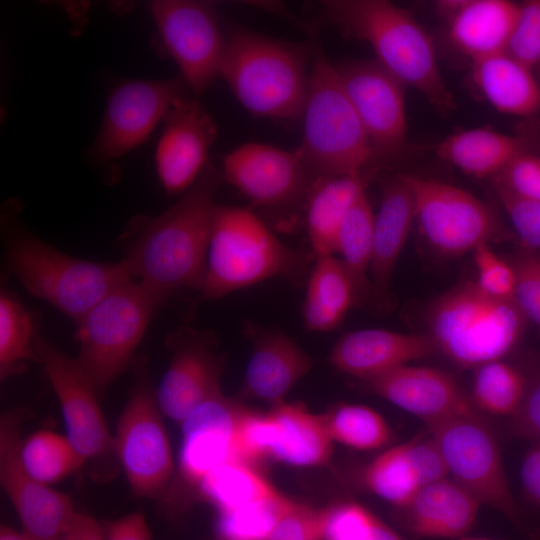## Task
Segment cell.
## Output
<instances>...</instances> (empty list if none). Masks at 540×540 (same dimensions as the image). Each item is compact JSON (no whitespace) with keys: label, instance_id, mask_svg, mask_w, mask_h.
I'll return each instance as SVG.
<instances>
[{"label":"cell","instance_id":"obj_33","mask_svg":"<svg viewBox=\"0 0 540 540\" xmlns=\"http://www.w3.org/2000/svg\"><path fill=\"white\" fill-rule=\"evenodd\" d=\"M374 216L365 193L343 219L336 237V253L341 255L340 260L354 282L359 302L371 287L367 271L372 260Z\"/></svg>","mask_w":540,"mask_h":540},{"label":"cell","instance_id":"obj_36","mask_svg":"<svg viewBox=\"0 0 540 540\" xmlns=\"http://www.w3.org/2000/svg\"><path fill=\"white\" fill-rule=\"evenodd\" d=\"M298 504L276 493L240 508L219 512L220 540H268L280 520Z\"/></svg>","mask_w":540,"mask_h":540},{"label":"cell","instance_id":"obj_45","mask_svg":"<svg viewBox=\"0 0 540 540\" xmlns=\"http://www.w3.org/2000/svg\"><path fill=\"white\" fill-rule=\"evenodd\" d=\"M379 519L356 503L333 507L325 532L326 540H366Z\"/></svg>","mask_w":540,"mask_h":540},{"label":"cell","instance_id":"obj_12","mask_svg":"<svg viewBox=\"0 0 540 540\" xmlns=\"http://www.w3.org/2000/svg\"><path fill=\"white\" fill-rule=\"evenodd\" d=\"M332 441L323 415L313 414L301 404L284 402L266 414L244 409L235 439L238 458L246 464L272 458L299 467L328 462Z\"/></svg>","mask_w":540,"mask_h":540},{"label":"cell","instance_id":"obj_15","mask_svg":"<svg viewBox=\"0 0 540 540\" xmlns=\"http://www.w3.org/2000/svg\"><path fill=\"white\" fill-rule=\"evenodd\" d=\"M21 414L9 412L0 422V481L28 540H58L77 512L70 498L33 478L21 459Z\"/></svg>","mask_w":540,"mask_h":540},{"label":"cell","instance_id":"obj_42","mask_svg":"<svg viewBox=\"0 0 540 540\" xmlns=\"http://www.w3.org/2000/svg\"><path fill=\"white\" fill-rule=\"evenodd\" d=\"M472 253L480 288L496 297L513 298L516 284L513 266L501 259L489 243L480 244Z\"/></svg>","mask_w":540,"mask_h":540},{"label":"cell","instance_id":"obj_39","mask_svg":"<svg viewBox=\"0 0 540 540\" xmlns=\"http://www.w3.org/2000/svg\"><path fill=\"white\" fill-rule=\"evenodd\" d=\"M36 335L28 310L6 291L0 295V372L12 374L27 360H36Z\"/></svg>","mask_w":540,"mask_h":540},{"label":"cell","instance_id":"obj_21","mask_svg":"<svg viewBox=\"0 0 540 540\" xmlns=\"http://www.w3.org/2000/svg\"><path fill=\"white\" fill-rule=\"evenodd\" d=\"M362 382L369 392L422 419L428 426L479 411L456 378L437 368L408 364Z\"/></svg>","mask_w":540,"mask_h":540},{"label":"cell","instance_id":"obj_54","mask_svg":"<svg viewBox=\"0 0 540 540\" xmlns=\"http://www.w3.org/2000/svg\"><path fill=\"white\" fill-rule=\"evenodd\" d=\"M461 540H490L485 538H462Z\"/></svg>","mask_w":540,"mask_h":540},{"label":"cell","instance_id":"obj_34","mask_svg":"<svg viewBox=\"0 0 540 540\" xmlns=\"http://www.w3.org/2000/svg\"><path fill=\"white\" fill-rule=\"evenodd\" d=\"M526 389V377L501 360L475 368L470 397L479 411L500 416H513Z\"/></svg>","mask_w":540,"mask_h":540},{"label":"cell","instance_id":"obj_35","mask_svg":"<svg viewBox=\"0 0 540 540\" xmlns=\"http://www.w3.org/2000/svg\"><path fill=\"white\" fill-rule=\"evenodd\" d=\"M20 453L27 472L49 486L85 463L66 436L49 430L35 432L22 441Z\"/></svg>","mask_w":540,"mask_h":540},{"label":"cell","instance_id":"obj_8","mask_svg":"<svg viewBox=\"0 0 540 540\" xmlns=\"http://www.w3.org/2000/svg\"><path fill=\"white\" fill-rule=\"evenodd\" d=\"M8 265L30 294L51 303L75 322L110 291L132 279L123 260L99 263L77 259L31 236L11 244Z\"/></svg>","mask_w":540,"mask_h":540},{"label":"cell","instance_id":"obj_28","mask_svg":"<svg viewBox=\"0 0 540 540\" xmlns=\"http://www.w3.org/2000/svg\"><path fill=\"white\" fill-rule=\"evenodd\" d=\"M480 503L454 480L421 487L404 508L409 528L422 537L456 538L474 525Z\"/></svg>","mask_w":540,"mask_h":540},{"label":"cell","instance_id":"obj_26","mask_svg":"<svg viewBox=\"0 0 540 540\" xmlns=\"http://www.w3.org/2000/svg\"><path fill=\"white\" fill-rule=\"evenodd\" d=\"M382 169V164H373L314 182L306 197V224L316 258L336 253V237L343 219Z\"/></svg>","mask_w":540,"mask_h":540},{"label":"cell","instance_id":"obj_25","mask_svg":"<svg viewBox=\"0 0 540 540\" xmlns=\"http://www.w3.org/2000/svg\"><path fill=\"white\" fill-rule=\"evenodd\" d=\"M415 220L411 191L401 173L385 180L381 202L374 216L373 252L370 265L372 292L385 304L395 264Z\"/></svg>","mask_w":540,"mask_h":540},{"label":"cell","instance_id":"obj_14","mask_svg":"<svg viewBox=\"0 0 540 540\" xmlns=\"http://www.w3.org/2000/svg\"><path fill=\"white\" fill-rule=\"evenodd\" d=\"M187 90L181 77L128 80L115 86L107 99L92 156L111 161L141 145Z\"/></svg>","mask_w":540,"mask_h":540},{"label":"cell","instance_id":"obj_41","mask_svg":"<svg viewBox=\"0 0 540 540\" xmlns=\"http://www.w3.org/2000/svg\"><path fill=\"white\" fill-rule=\"evenodd\" d=\"M505 52L530 68L540 64V0L519 3Z\"/></svg>","mask_w":540,"mask_h":540},{"label":"cell","instance_id":"obj_19","mask_svg":"<svg viewBox=\"0 0 540 540\" xmlns=\"http://www.w3.org/2000/svg\"><path fill=\"white\" fill-rule=\"evenodd\" d=\"M171 359L155 392L163 415L181 424L201 403L222 394V359L210 335L190 328L174 332Z\"/></svg>","mask_w":540,"mask_h":540},{"label":"cell","instance_id":"obj_47","mask_svg":"<svg viewBox=\"0 0 540 540\" xmlns=\"http://www.w3.org/2000/svg\"><path fill=\"white\" fill-rule=\"evenodd\" d=\"M406 448L420 488L447 478L444 458L431 434L429 438L406 442Z\"/></svg>","mask_w":540,"mask_h":540},{"label":"cell","instance_id":"obj_17","mask_svg":"<svg viewBox=\"0 0 540 540\" xmlns=\"http://www.w3.org/2000/svg\"><path fill=\"white\" fill-rule=\"evenodd\" d=\"M35 352L58 398L66 437L87 460L114 448L98 403L99 395L80 370L75 358L61 352L43 337L36 336Z\"/></svg>","mask_w":540,"mask_h":540},{"label":"cell","instance_id":"obj_52","mask_svg":"<svg viewBox=\"0 0 540 540\" xmlns=\"http://www.w3.org/2000/svg\"><path fill=\"white\" fill-rule=\"evenodd\" d=\"M366 540H403L395 531L378 520L371 534Z\"/></svg>","mask_w":540,"mask_h":540},{"label":"cell","instance_id":"obj_48","mask_svg":"<svg viewBox=\"0 0 540 540\" xmlns=\"http://www.w3.org/2000/svg\"><path fill=\"white\" fill-rule=\"evenodd\" d=\"M511 430L519 437L540 442V371L526 378L522 402L511 417Z\"/></svg>","mask_w":540,"mask_h":540},{"label":"cell","instance_id":"obj_13","mask_svg":"<svg viewBox=\"0 0 540 540\" xmlns=\"http://www.w3.org/2000/svg\"><path fill=\"white\" fill-rule=\"evenodd\" d=\"M150 12L189 90L204 93L221 76L227 48L216 11L200 1L158 0Z\"/></svg>","mask_w":540,"mask_h":540},{"label":"cell","instance_id":"obj_1","mask_svg":"<svg viewBox=\"0 0 540 540\" xmlns=\"http://www.w3.org/2000/svg\"><path fill=\"white\" fill-rule=\"evenodd\" d=\"M223 178L210 163L172 207L140 217L126 237L123 261L132 279L166 299L176 290H200L207 264L214 197Z\"/></svg>","mask_w":540,"mask_h":540},{"label":"cell","instance_id":"obj_30","mask_svg":"<svg viewBox=\"0 0 540 540\" xmlns=\"http://www.w3.org/2000/svg\"><path fill=\"white\" fill-rule=\"evenodd\" d=\"M435 150L440 159L469 176L492 178L515 157L528 152V141L522 135L476 128L447 136Z\"/></svg>","mask_w":540,"mask_h":540},{"label":"cell","instance_id":"obj_20","mask_svg":"<svg viewBox=\"0 0 540 540\" xmlns=\"http://www.w3.org/2000/svg\"><path fill=\"white\" fill-rule=\"evenodd\" d=\"M155 163L158 178L168 193L189 189L208 163L216 126L197 99L180 98L163 120Z\"/></svg>","mask_w":540,"mask_h":540},{"label":"cell","instance_id":"obj_24","mask_svg":"<svg viewBox=\"0 0 540 540\" xmlns=\"http://www.w3.org/2000/svg\"><path fill=\"white\" fill-rule=\"evenodd\" d=\"M452 44L472 61L506 51L519 4L508 0L440 1Z\"/></svg>","mask_w":540,"mask_h":540},{"label":"cell","instance_id":"obj_40","mask_svg":"<svg viewBox=\"0 0 540 540\" xmlns=\"http://www.w3.org/2000/svg\"><path fill=\"white\" fill-rule=\"evenodd\" d=\"M492 186L523 247L539 250L540 201L519 196L493 180Z\"/></svg>","mask_w":540,"mask_h":540},{"label":"cell","instance_id":"obj_29","mask_svg":"<svg viewBox=\"0 0 540 540\" xmlns=\"http://www.w3.org/2000/svg\"><path fill=\"white\" fill-rule=\"evenodd\" d=\"M471 77L485 99L502 113L530 117L540 110V86L532 68L506 52L472 61Z\"/></svg>","mask_w":540,"mask_h":540},{"label":"cell","instance_id":"obj_10","mask_svg":"<svg viewBox=\"0 0 540 540\" xmlns=\"http://www.w3.org/2000/svg\"><path fill=\"white\" fill-rule=\"evenodd\" d=\"M429 427L448 475L480 504L520 521L503 466L498 440L480 411L460 414Z\"/></svg>","mask_w":540,"mask_h":540},{"label":"cell","instance_id":"obj_37","mask_svg":"<svg viewBox=\"0 0 540 540\" xmlns=\"http://www.w3.org/2000/svg\"><path fill=\"white\" fill-rule=\"evenodd\" d=\"M323 418L333 441L357 450L378 449L391 439L385 419L367 406L340 404L323 414Z\"/></svg>","mask_w":540,"mask_h":540},{"label":"cell","instance_id":"obj_43","mask_svg":"<svg viewBox=\"0 0 540 540\" xmlns=\"http://www.w3.org/2000/svg\"><path fill=\"white\" fill-rule=\"evenodd\" d=\"M331 509L298 504L280 520L268 540H323Z\"/></svg>","mask_w":540,"mask_h":540},{"label":"cell","instance_id":"obj_18","mask_svg":"<svg viewBox=\"0 0 540 540\" xmlns=\"http://www.w3.org/2000/svg\"><path fill=\"white\" fill-rule=\"evenodd\" d=\"M222 175L252 204L264 207L307 197L316 181L297 151L257 142L229 152L223 160Z\"/></svg>","mask_w":540,"mask_h":540},{"label":"cell","instance_id":"obj_6","mask_svg":"<svg viewBox=\"0 0 540 540\" xmlns=\"http://www.w3.org/2000/svg\"><path fill=\"white\" fill-rule=\"evenodd\" d=\"M526 322L514 298L488 294L476 281L439 295L425 312L437 351L461 368L501 360L519 342Z\"/></svg>","mask_w":540,"mask_h":540},{"label":"cell","instance_id":"obj_11","mask_svg":"<svg viewBox=\"0 0 540 540\" xmlns=\"http://www.w3.org/2000/svg\"><path fill=\"white\" fill-rule=\"evenodd\" d=\"M155 393L149 379H138L118 421L114 449L132 491L139 497L164 495L174 462Z\"/></svg>","mask_w":540,"mask_h":540},{"label":"cell","instance_id":"obj_22","mask_svg":"<svg viewBox=\"0 0 540 540\" xmlns=\"http://www.w3.org/2000/svg\"><path fill=\"white\" fill-rule=\"evenodd\" d=\"M243 410L220 394L201 403L185 418L178 462L183 483L198 488L220 464L239 461L235 438Z\"/></svg>","mask_w":540,"mask_h":540},{"label":"cell","instance_id":"obj_46","mask_svg":"<svg viewBox=\"0 0 540 540\" xmlns=\"http://www.w3.org/2000/svg\"><path fill=\"white\" fill-rule=\"evenodd\" d=\"M491 180L519 196L540 201V157L524 152Z\"/></svg>","mask_w":540,"mask_h":540},{"label":"cell","instance_id":"obj_23","mask_svg":"<svg viewBox=\"0 0 540 540\" xmlns=\"http://www.w3.org/2000/svg\"><path fill=\"white\" fill-rule=\"evenodd\" d=\"M437 351L429 334H406L385 329L348 332L334 345L330 363L361 381L379 376Z\"/></svg>","mask_w":540,"mask_h":540},{"label":"cell","instance_id":"obj_32","mask_svg":"<svg viewBox=\"0 0 540 540\" xmlns=\"http://www.w3.org/2000/svg\"><path fill=\"white\" fill-rule=\"evenodd\" d=\"M199 495L219 512L231 511L278 493L258 472L241 461H227L200 482Z\"/></svg>","mask_w":540,"mask_h":540},{"label":"cell","instance_id":"obj_55","mask_svg":"<svg viewBox=\"0 0 540 540\" xmlns=\"http://www.w3.org/2000/svg\"><path fill=\"white\" fill-rule=\"evenodd\" d=\"M530 540H538V539H536V538L533 537V538H531Z\"/></svg>","mask_w":540,"mask_h":540},{"label":"cell","instance_id":"obj_2","mask_svg":"<svg viewBox=\"0 0 540 540\" xmlns=\"http://www.w3.org/2000/svg\"><path fill=\"white\" fill-rule=\"evenodd\" d=\"M318 7L324 24L369 44L376 61L404 86L422 94L439 114L456 109L432 38L407 10L386 0H325Z\"/></svg>","mask_w":540,"mask_h":540},{"label":"cell","instance_id":"obj_31","mask_svg":"<svg viewBox=\"0 0 540 540\" xmlns=\"http://www.w3.org/2000/svg\"><path fill=\"white\" fill-rule=\"evenodd\" d=\"M358 303L356 287L342 261L333 255L317 257L308 276L303 305L307 329L319 332L336 329Z\"/></svg>","mask_w":540,"mask_h":540},{"label":"cell","instance_id":"obj_49","mask_svg":"<svg viewBox=\"0 0 540 540\" xmlns=\"http://www.w3.org/2000/svg\"><path fill=\"white\" fill-rule=\"evenodd\" d=\"M104 537L105 540H152L146 519L139 512L109 522Z\"/></svg>","mask_w":540,"mask_h":540},{"label":"cell","instance_id":"obj_27","mask_svg":"<svg viewBox=\"0 0 540 540\" xmlns=\"http://www.w3.org/2000/svg\"><path fill=\"white\" fill-rule=\"evenodd\" d=\"M312 364L310 356L287 335L262 332L255 339L242 391L250 398L275 405L282 402Z\"/></svg>","mask_w":540,"mask_h":540},{"label":"cell","instance_id":"obj_16","mask_svg":"<svg viewBox=\"0 0 540 540\" xmlns=\"http://www.w3.org/2000/svg\"><path fill=\"white\" fill-rule=\"evenodd\" d=\"M342 85L383 163L397 155L407 134L404 84L376 60H353L335 65Z\"/></svg>","mask_w":540,"mask_h":540},{"label":"cell","instance_id":"obj_53","mask_svg":"<svg viewBox=\"0 0 540 540\" xmlns=\"http://www.w3.org/2000/svg\"><path fill=\"white\" fill-rule=\"evenodd\" d=\"M0 540H28L23 533H19L8 526L2 525L0 528Z\"/></svg>","mask_w":540,"mask_h":540},{"label":"cell","instance_id":"obj_50","mask_svg":"<svg viewBox=\"0 0 540 540\" xmlns=\"http://www.w3.org/2000/svg\"><path fill=\"white\" fill-rule=\"evenodd\" d=\"M520 475L526 497L540 506V442H535L525 454Z\"/></svg>","mask_w":540,"mask_h":540},{"label":"cell","instance_id":"obj_44","mask_svg":"<svg viewBox=\"0 0 540 540\" xmlns=\"http://www.w3.org/2000/svg\"><path fill=\"white\" fill-rule=\"evenodd\" d=\"M512 266L516 276L513 298L527 320L540 327V257L526 251Z\"/></svg>","mask_w":540,"mask_h":540},{"label":"cell","instance_id":"obj_7","mask_svg":"<svg viewBox=\"0 0 540 540\" xmlns=\"http://www.w3.org/2000/svg\"><path fill=\"white\" fill-rule=\"evenodd\" d=\"M164 301V296L131 279L110 291L77 322L75 360L99 396L131 362Z\"/></svg>","mask_w":540,"mask_h":540},{"label":"cell","instance_id":"obj_3","mask_svg":"<svg viewBox=\"0 0 540 540\" xmlns=\"http://www.w3.org/2000/svg\"><path fill=\"white\" fill-rule=\"evenodd\" d=\"M311 42L292 43L237 28L227 37L221 76L256 117H302Z\"/></svg>","mask_w":540,"mask_h":540},{"label":"cell","instance_id":"obj_4","mask_svg":"<svg viewBox=\"0 0 540 540\" xmlns=\"http://www.w3.org/2000/svg\"><path fill=\"white\" fill-rule=\"evenodd\" d=\"M307 270V255L284 244L252 211L216 205L200 288L204 299H218L275 277L300 284Z\"/></svg>","mask_w":540,"mask_h":540},{"label":"cell","instance_id":"obj_38","mask_svg":"<svg viewBox=\"0 0 540 540\" xmlns=\"http://www.w3.org/2000/svg\"><path fill=\"white\" fill-rule=\"evenodd\" d=\"M365 486L383 500L404 509L420 489L406 443L387 449L364 470Z\"/></svg>","mask_w":540,"mask_h":540},{"label":"cell","instance_id":"obj_5","mask_svg":"<svg viewBox=\"0 0 540 540\" xmlns=\"http://www.w3.org/2000/svg\"><path fill=\"white\" fill-rule=\"evenodd\" d=\"M304 132L297 153L315 178L325 179L382 164L317 37L311 42Z\"/></svg>","mask_w":540,"mask_h":540},{"label":"cell","instance_id":"obj_9","mask_svg":"<svg viewBox=\"0 0 540 540\" xmlns=\"http://www.w3.org/2000/svg\"><path fill=\"white\" fill-rule=\"evenodd\" d=\"M420 233L439 255L457 257L508 237L498 214L473 194L431 178L402 174Z\"/></svg>","mask_w":540,"mask_h":540},{"label":"cell","instance_id":"obj_51","mask_svg":"<svg viewBox=\"0 0 540 540\" xmlns=\"http://www.w3.org/2000/svg\"><path fill=\"white\" fill-rule=\"evenodd\" d=\"M58 540H105L104 529L92 517L77 512Z\"/></svg>","mask_w":540,"mask_h":540}]
</instances>
